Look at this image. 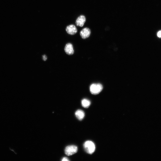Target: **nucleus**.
Masks as SVG:
<instances>
[{"label": "nucleus", "mask_w": 161, "mask_h": 161, "mask_svg": "<svg viewBox=\"0 0 161 161\" xmlns=\"http://www.w3.org/2000/svg\"><path fill=\"white\" fill-rule=\"evenodd\" d=\"M82 106L85 108H88L90 106L91 102L90 101L87 99H84L82 101Z\"/></svg>", "instance_id": "1a4fd4ad"}, {"label": "nucleus", "mask_w": 161, "mask_h": 161, "mask_svg": "<svg viewBox=\"0 0 161 161\" xmlns=\"http://www.w3.org/2000/svg\"><path fill=\"white\" fill-rule=\"evenodd\" d=\"M78 150L77 146L74 145H70L67 147L65 148V153L67 155L70 156L76 153Z\"/></svg>", "instance_id": "7ed1b4c3"}, {"label": "nucleus", "mask_w": 161, "mask_h": 161, "mask_svg": "<svg viewBox=\"0 0 161 161\" xmlns=\"http://www.w3.org/2000/svg\"><path fill=\"white\" fill-rule=\"evenodd\" d=\"M91 34L90 29L87 28H84L80 32V36L83 39L88 38Z\"/></svg>", "instance_id": "20e7f679"}, {"label": "nucleus", "mask_w": 161, "mask_h": 161, "mask_svg": "<svg viewBox=\"0 0 161 161\" xmlns=\"http://www.w3.org/2000/svg\"><path fill=\"white\" fill-rule=\"evenodd\" d=\"M157 36L158 38H161V31H159L157 33Z\"/></svg>", "instance_id": "9b49d317"}, {"label": "nucleus", "mask_w": 161, "mask_h": 161, "mask_svg": "<svg viewBox=\"0 0 161 161\" xmlns=\"http://www.w3.org/2000/svg\"><path fill=\"white\" fill-rule=\"evenodd\" d=\"M43 59V60L44 61H46L47 59V57L46 55H44L42 56Z\"/></svg>", "instance_id": "f8f14e48"}, {"label": "nucleus", "mask_w": 161, "mask_h": 161, "mask_svg": "<svg viewBox=\"0 0 161 161\" xmlns=\"http://www.w3.org/2000/svg\"><path fill=\"white\" fill-rule=\"evenodd\" d=\"M103 87L102 85L100 83L93 84L90 87L91 93L93 95H97L100 93L102 90Z\"/></svg>", "instance_id": "f03ea898"}, {"label": "nucleus", "mask_w": 161, "mask_h": 161, "mask_svg": "<svg viewBox=\"0 0 161 161\" xmlns=\"http://www.w3.org/2000/svg\"><path fill=\"white\" fill-rule=\"evenodd\" d=\"M61 161H69L70 160L68 159L66 157H64L61 160Z\"/></svg>", "instance_id": "9d476101"}, {"label": "nucleus", "mask_w": 161, "mask_h": 161, "mask_svg": "<svg viewBox=\"0 0 161 161\" xmlns=\"http://www.w3.org/2000/svg\"><path fill=\"white\" fill-rule=\"evenodd\" d=\"M86 21L85 17L84 15H80L79 16L76 21V24L77 26L80 27H83Z\"/></svg>", "instance_id": "423d86ee"}, {"label": "nucleus", "mask_w": 161, "mask_h": 161, "mask_svg": "<svg viewBox=\"0 0 161 161\" xmlns=\"http://www.w3.org/2000/svg\"><path fill=\"white\" fill-rule=\"evenodd\" d=\"M65 50L68 55H73L74 53V50L72 44L70 43L67 44L65 46Z\"/></svg>", "instance_id": "0eeeda50"}, {"label": "nucleus", "mask_w": 161, "mask_h": 161, "mask_svg": "<svg viewBox=\"0 0 161 161\" xmlns=\"http://www.w3.org/2000/svg\"><path fill=\"white\" fill-rule=\"evenodd\" d=\"M66 30L68 34L72 35L76 34L77 32L76 27L73 25H71L67 26Z\"/></svg>", "instance_id": "39448f33"}, {"label": "nucleus", "mask_w": 161, "mask_h": 161, "mask_svg": "<svg viewBox=\"0 0 161 161\" xmlns=\"http://www.w3.org/2000/svg\"><path fill=\"white\" fill-rule=\"evenodd\" d=\"M84 147L85 151L89 154H93L96 149V146L94 143L90 141H87L84 143Z\"/></svg>", "instance_id": "f257e3e1"}, {"label": "nucleus", "mask_w": 161, "mask_h": 161, "mask_svg": "<svg viewBox=\"0 0 161 161\" xmlns=\"http://www.w3.org/2000/svg\"><path fill=\"white\" fill-rule=\"evenodd\" d=\"M75 115L76 118L79 120L81 121L84 118L85 114L84 112L83 111L78 110L76 111Z\"/></svg>", "instance_id": "6e6552de"}]
</instances>
